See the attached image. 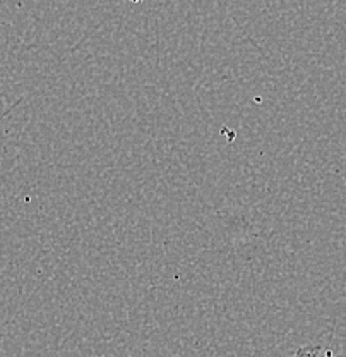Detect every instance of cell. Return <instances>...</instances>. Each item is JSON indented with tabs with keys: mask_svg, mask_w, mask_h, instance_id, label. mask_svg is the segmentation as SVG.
<instances>
[]
</instances>
